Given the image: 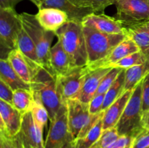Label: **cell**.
Returning <instances> with one entry per match:
<instances>
[{
    "label": "cell",
    "instance_id": "cell-1",
    "mask_svg": "<svg viewBox=\"0 0 149 148\" xmlns=\"http://www.w3.org/2000/svg\"><path fill=\"white\" fill-rule=\"evenodd\" d=\"M55 33L73 68L87 66V46L81 23L68 21Z\"/></svg>",
    "mask_w": 149,
    "mask_h": 148
},
{
    "label": "cell",
    "instance_id": "cell-2",
    "mask_svg": "<svg viewBox=\"0 0 149 148\" xmlns=\"http://www.w3.org/2000/svg\"><path fill=\"white\" fill-rule=\"evenodd\" d=\"M31 86L34 97L39 99L47 110L49 120L53 118L64 104L58 91L57 75H52L42 68L36 73Z\"/></svg>",
    "mask_w": 149,
    "mask_h": 148
},
{
    "label": "cell",
    "instance_id": "cell-3",
    "mask_svg": "<svg viewBox=\"0 0 149 148\" xmlns=\"http://www.w3.org/2000/svg\"><path fill=\"white\" fill-rule=\"evenodd\" d=\"M20 18L23 28L34 43L42 67L52 75H55L50 65L51 44L55 33L43 28L36 20L35 15L22 12L20 14Z\"/></svg>",
    "mask_w": 149,
    "mask_h": 148
},
{
    "label": "cell",
    "instance_id": "cell-4",
    "mask_svg": "<svg viewBox=\"0 0 149 148\" xmlns=\"http://www.w3.org/2000/svg\"><path fill=\"white\" fill-rule=\"evenodd\" d=\"M87 46L88 65L102 60L126 38L125 34H108L87 26H83Z\"/></svg>",
    "mask_w": 149,
    "mask_h": 148
},
{
    "label": "cell",
    "instance_id": "cell-5",
    "mask_svg": "<svg viewBox=\"0 0 149 148\" xmlns=\"http://www.w3.org/2000/svg\"><path fill=\"white\" fill-rule=\"evenodd\" d=\"M142 81L134 89L133 93L115 127L119 136H130L137 139L145 132L141 125Z\"/></svg>",
    "mask_w": 149,
    "mask_h": 148
},
{
    "label": "cell",
    "instance_id": "cell-6",
    "mask_svg": "<svg viewBox=\"0 0 149 148\" xmlns=\"http://www.w3.org/2000/svg\"><path fill=\"white\" fill-rule=\"evenodd\" d=\"M23 27L20 14L13 9H0V45L1 59L17 48L19 32Z\"/></svg>",
    "mask_w": 149,
    "mask_h": 148
},
{
    "label": "cell",
    "instance_id": "cell-7",
    "mask_svg": "<svg viewBox=\"0 0 149 148\" xmlns=\"http://www.w3.org/2000/svg\"><path fill=\"white\" fill-rule=\"evenodd\" d=\"M49 120L45 148H63L68 142L75 140L68 128L66 104H63L56 115Z\"/></svg>",
    "mask_w": 149,
    "mask_h": 148
},
{
    "label": "cell",
    "instance_id": "cell-8",
    "mask_svg": "<svg viewBox=\"0 0 149 148\" xmlns=\"http://www.w3.org/2000/svg\"><path fill=\"white\" fill-rule=\"evenodd\" d=\"M116 17L125 26H132L149 20L148 0H116Z\"/></svg>",
    "mask_w": 149,
    "mask_h": 148
},
{
    "label": "cell",
    "instance_id": "cell-9",
    "mask_svg": "<svg viewBox=\"0 0 149 148\" xmlns=\"http://www.w3.org/2000/svg\"><path fill=\"white\" fill-rule=\"evenodd\" d=\"M85 67H77L65 75L57 76L58 91L63 104L71 99H75L82 84Z\"/></svg>",
    "mask_w": 149,
    "mask_h": 148
},
{
    "label": "cell",
    "instance_id": "cell-10",
    "mask_svg": "<svg viewBox=\"0 0 149 148\" xmlns=\"http://www.w3.org/2000/svg\"><path fill=\"white\" fill-rule=\"evenodd\" d=\"M43 131L35 123L31 112L29 111L23 115L21 128L15 136L26 147L45 148Z\"/></svg>",
    "mask_w": 149,
    "mask_h": 148
},
{
    "label": "cell",
    "instance_id": "cell-11",
    "mask_svg": "<svg viewBox=\"0 0 149 148\" xmlns=\"http://www.w3.org/2000/svg\"><path fill=\"white\" fill-rule=\"evenodd\" d=\"M111 69V68H90L86 66L84 68L82 84L79 92L75 99L86 104H89L92 98L95 95L103 78Z\"/></svg>",
    "mask_w": 149,
    "mask_h": 148
},
{
    "label": "cell",
    "instance_id": "cell-12",
    "mask_svg": "<svg viewBox=\"0 0 149 148\" xmlns=\"http://www.w3.org/2000/svg\"><path fill=\"white\" fill-rule=\"evenodd\" d=\"M66 106L68 128L74 139H77L90 115L89 104L77 99H71L67 101Z\"/></svg>",
    "mask_w": 149,
    "mask_h": 148
},
{
    "label": "cell",
    "instance_id": "cell-13",
    "mask_svg": "<svg viewBox=\"0 0 149 148\" xmlns=\"http://www.w3.org/2000/svg\"><path fill=\"white\" fill-rule=\"evenodd\" d=\"M81 25L108 34L126 35L125 25L116 17H110L104 13L96 14L94 12L86 16Z\"/></svg>",
    "mask_w": 149,
    "mask_h": 148
},
{
    "label": "cell",
    "instance_id": "cell-14",
    "mask_svg": "<svg viewBox=\"0 0 149 148\" xmlns=\"http://www.w3.org/2000/svg\"><path fill=\"white\" fill-rule=\"evenodd\" d=\"M38 9L55 8L65 12L68 16L69 21L82 23L86 16L94 13L89 8H82L74 5L69 0H31Z\"/></svg>",
    "mask_w": 149,
    "mask_h": 148
},
{
    "label": "cell",
    "instance_id": "cell-15",
    "mask_svg": "<svg viewBox=\"0 0 149 148\" xmlns=\"http://www.w3.org/2000/svg\"><path fill=\"white\" fill-rule=\"evenodd\" d=\"M23 115L12 104L0 100V133L14 137L19 133Z\"/></svg>",
    "mask_w": 149,
    "mask_h": 148
},
{
    "label": "cell",
    "instance_id": "cell-16",
    "mask_svg": "<svg viewBox=\"0 0 149 148\" xmlns=\"http://www.w3.org/2000/svg\"><path fill=\"white\" fill-rule=\"evenodd\" d=\"M139 51L140 49L136 43L130 37L126 36V38L121 41L106 57L93 65H88L87 67L90 68H111L112 65L117 62L122 58Z\"/></svg>",
    "mask_w": 149,
    "mask_h": 148
},
{
    "label": "cell",
    "instance_id": "cell-17",
    "mask_svg": "<svg viewBox=\"0 0 149 148\" xmlns=\"http://www.w3.org/2000/svg\"><path fill=\"white\" fill-rule=\"evenodd\" d=\"M35 16L43 28L54 33L69 21L68 15L65 12L55 8L39 9Z\"/></svg>",
    "mask_w": 149,
    "mask_h": 148
},
{
    "label": "cell",
    "instance_id": "cell-18",
    "mask_svg": "<svg viewBox=\"0 0 149 148\" xmlns=\"http://www.w3.org/2000/svg\"><path fill=\"white\" fill-rule=\"evenodd\" d=\"M7 59L17 75L29 84H31L36 73L42 68H36L17 49L12 50Z\"/></svg>",
    "mask_w": 149,
    "mask_h": 148
},
{
    "label": "cell",
    "instance_id": "cell-19",
    "mask_svg": "<svg viewBox=\"0 0 149 148\" xmlns=\"http://www.w3.org/2000/svg\"><path fill=\"white\" fill-rule=\"evenodd\" d=\"M133 91L134 89L125 91L113 104L105 110L103 117V130L116 127Z\"/></svg>",
    "mask_w": 149,
    "mask_h": 148
},
{
    "label": "cell",
    "instance_id": "cell-20",
    "mask_svg": "<svg viewBox=\"0 0 149 148\" xmlns=\"http://www.w3.org/2000/svg\"><path fill=\"white\" fill-rule=\"evenodd\" d=\"M125 28L126 36L136 43L140 51L149 60V20Z\"/></svg>",
    "mask_w": 149,
    "mask_h": 148
},
{
    "label": "cell",
    "instance_id": "cell-21",
    "mask_svg": "<svg viewBox=\"0 0 149 148\" xmlns=\"http://www.w3.org/2000/svg\"><path fill=\"white\" fill-rule=\"evenodd\" d=\"M50 65L52 71L57 76L65 75L74 68L68 55L58 40L51 48Z\"/></svg>",
    "mask_w": 149,
    "mask_h": 148
},
{
    "label": "cell",
    "instance_id": "cell-22",
    "mask_svg": "<svg viewBox=\"0 0 149 148\" xmlns=\"http://www.w3.org/2000/svg\"><path fill=\"white\" fill-rule=\"evenodd\" d=\"M0 79L10 86L13 91L17 89L31 90V84L25 82L14 71L7 59L0 60Z\"/></svg>",
    "mask_w": 149,
    "mask_h": 148
},
{
    "label": "cell",
    "instance_id": "cell-23",
    "mask_svg": "<svg viewBox=\"0 0 149 148\" xmlns=\"http://www.w3.org/2000/svg\"><path fill=\"white\" fill-rule=\"evenodd\" d=\"M17 49L36 67V68H42L38 57L37 52L34 43L31 38L23 27L20 29L17 38Z\"/></svg>",
    "mask_w": 149,
    "mask_h": 148
},
{
    "label": "cell",
    "instance_id": "cell-24",
    "mask_svg": "<svg viewBox=\"0 0 149 148\" xmlns=\"http://www.w3.org/2000/svg\"><path fill=\"white\" fill-rule=\"evenodd\" d=\"M149 73V60L141 65H135L125 70V91L134 89Z\"/></svg>",
    "mask_w": 149,
    "mask_h": 148
},
{
    "label": "cell",
    "instance_id": "cell-25",
    "mask_svg": "<svg viewBox=\"0 0 149 148\" xmlns=\"http://www.w3.org/2000/svg\"><path fill=\"white\" fill-rule=\"evenodd\" d=\"M35 99L31 90L17 89L14 91L13 106L22 115L31 111Z\"/></svg>",
    "mask_w": 149,
    "mask_h": 148
},
{
    "label": "cell",
    "instance_id": "cell-26",
    "mask_svg": "<svg viewBox=\"0 0 149 148\" xmlns=\"http://www.w3.org/2000/svg\"><path fill=\"white\" fill-rule=\"evenodd\" d=\"M125 70L123 69L105 94L104 102H103V108H102L103 111H105L111 104H113L125 92Z\"/></svg>",
    "mask_w": 149,
    "mask_h": 148
},
{
    "label": "cell",
    "instance_id": "cell-27",
    "mask_svg": "<svg viewBox=\"0 0 149 148\" xmlns=\"http://www.w3.org/2000/svg\"><path fill=\"white\" fill-rule=\"evenodd\" d=\"M103 131V118H101L86 136L75 139L76 148H90L100 138Z\"/></svg>",
    "mask_w": 149,
    "mask_h": 148
},
{
    "label": "cell",
    "instance_id": "cell-28",
    "mask_svg": "<svg viewBox=\"0 0 149 148\" xmlns=\"http://www.w3.org/2000/svg\"><path fill=\"white\" fill-rule=\"evenodd\" d=\"M34 99V103H33V107L31 110L32 117H33V120H34L35 123L37 124V126L42 130H44L47 123L48 120L49 119V113H48L47 110L45 107V105L42 104V102L39 99L35 97Z\"/></svg>",
    "mask_w": 149,
    "mask_h": 148
},
{
    "label": "cell",
    "instance_id": "cell-29",
    "mask_svg": "<svg viewBox=\"0 0 149 148\" xmlns=\"http://www.w3.org/2000/svg\"><path fill=\"white\" fill-rule=\"evenodd\" d=\"M69 1L77 7L91 9L95 13H103L105 9L111 4H114L116 0H69Z\"/></svg>",
    "mask_w": 149,
    "mask_h": 148
},
{
    "label": "cell",
    "instance_id": "cell-30",
    "mask_svg": "<svg viewBox=\"0 0 149 148\" xmlns=\"http://www.w3.org/2000/svg\"><path fill=\"white\" fill-rule=\"evenodd\" d=\"M147 60L148 59H146L145 55L141 51H139V52L131 54V55L122 58V59L118 61L117 62L112 65L111 68H116L127 70L128 68H131V67L135 66V65H141V64L145 63Z\"/></svg>",
    "mask_w": 149,
    "mask_h": 148
},
{
    "label": "cell",
    "instance_id": "cell-31",
    "mask_svg": "<svg viewBox=\"0 0 149 148\" xmlns=\"http://www.w3.org/2000/svg\"><path fill=\"white\" fill-rule=\"evenodd\" d=\"M119 137V134L115 127L103 130L100 138L90 148H109Z\"/></svg>",
    "mask_w": 149,
    "mask_h": 148
},
{
    "label": "cell",
    "instance_id": "cell-32",
    "mask_svg": "<svg viewBox=\"0 0 149 148\" xmlns=\"http://www.w3.org/2000/svg\"><path fill=\"white\" fill-rule=\"evenodd\" d=\"M122 70L123 69H121V68H111L109 71V72L103 78L95 94H106V91L109 90L112 84L114 82V81L116 79V78Z\"/></svg>",
    "mask_w": 149,
    "mask_h": 148
},
{
    "label": "cell",
    "instance_id": "cell-33",
    "mask_svg": "<svg viewBox=\"0 0 149 148\" xmlns=\"http://www.w3.org/2000/svg\"><path fill=\"white\" fill-rule=\"evenodd\" d=\"M103 114H104V111H101L100 113H96V114H90L87 123H85L84 126L81 130L77 139H80V138H82L86 136L90 131V130L97 124L100 119L103 118Z\"/></svg>",
    "mask_w": 149,
    "mask_h": 148
},
{
    "label": "cell",
    "instance_id": "cell-34",
    "mask_svg": "<svg viewBox=\"0 0 149 148\" xmlns=\"http://www.w3.org/2000/svg\"><path fill=\"white\" fill-rule=\"evenodd\" d=\"M104 98L105 94H95L92 98L89 103V111L90 114H96L103 111L102 108H103Z\"/></svg>",
    "mask_w": 149,
    "mask_h": 148
},
{
    "label": "cell",
    "instance_id": "cell-35",
    "mask_svg": "<svg viewBox=\"0 0 149 148\" xmlns=\"http://www.w3.org/2000/svg\"><path fill=\"white\" fill-rule=\"evenodd\" d=\"M14 91L4 81L0 79V100L13 105Z\"/></svg>",
    "mask_w": 149,
    "mask_h": 148
},
{
    "label": "cell",
    "instance_id": "cell-36",
    "mask_svg": "<svg viewBox=\"0 0 149 148\" xmlns=\"http://www.w3.org/2000/svg\"><path fill=\"white\" fill-rule=\"evenodd\" d=\"M135 138L130 136H119L109 148H132Z\"/></svg>",
    "mask_w": 149,
    "mask_h": 148
},
{
    "label": "cell",
    "instance_id": "cell-37",
    "mask_svg": "<svg viewBox=\"0 0 149 148\" xmlns=\"http://www.w3.org/2000/svg\"><path fill=\"white\" fill-rule=\"evenodd\" d=\"M142 108L143 112L149 109V73L142 81Z\"/></svg>",
    "mask_w": 149,
    "mask_h": 148
},
{
    "label": "cell",
    "instance_id": "cell-38",
    "mask_svg": "<svg viewBox=\"0 0 149 148\" xmlns=\"http://www.w3.org/2000/svg\"><path fill=\"white\" fill-rule=\"evenodd\" d=\"M0 148H20V147L15 138L0 133Z\"/></svg>",
    "mask_w": 149,
    "mask_h": 148
},
{
    "label": "cell",
    "instance_id": "cell-39",
    "mask_svg": "<svg viewBox=\"0 0 149 148\" xmlns=\"http://www.w3.org/2000/svg\"><path fill=\"white\" fill-rule=\"evenodd\" d=\"M149 147V132L145 131L135 139L132 148H148Z\"/></svg>",
    "mask_w": 149,
    "mask_h": 148
},
{
    "label": "cell",
    "instance_id": "cell-40",
    "mask_svg": "<svg viewBox=\"0 0 149 148\" xmlns=\"http://www.w3.org/2000/svg\"><path fill=\"white\" fill-rule=\"evenodd\" d=\"M23 0H0V9H13Z\"/></svg>",
    "mask_w": 149,
    "mask_h": 148
},
{
    "label": "cell",
    "instance_id": "cell-41",
    "mask_svg": "<svg viewBox=\"0 0 149 148\" xmlns=\"http://www.w3.org/2000/svg\"><path fill=\"white\" fill-rule=\"evenodd\" d=\"M141 125L145 131L149 132V109L145 112H143Z\"/></svg>",
    "mask_w": 149,
    "mask_h": 148
},
{
    "label": "cell",
    "instance_id": "cell-42",
    "mask_svg": "<svg viewBox=\"0 0 149 148\" xmlns=\"http://www.w3.org/2000/svg\"><path fill=\"white\" fill-rule=\"evenodd\" d=\"M63 148H76V145H75V140L72 141L71 142H68L67 145H65L63 147Z\"/></svg>",
    "mask_w": 149,
    "mask_h": 148
},
{
    "label": "cell",
    "instance_id": "cell-43",
    "mask_svg": "<svg viewBox=\"0 0 149 148\" xmlns=\"http://www.w3.org/2000/svg\"><path fill=\"white\" fill-rule=\"evenodd\" d=\"M15 138L16 139V140H17V143H18V145H19V147H20V148H27V147H26L24 146V145H23V144L21 143V142H20V141L18 140V139H17V137H16V136H14Z\"/></svg>",
    "mask_w": 149,
    "mask_h": 148
},
{
    "label": "cell",
    "instance_id": "cell-44",
    "mask_svg": "<svg viewBox=\"0 0 149 148\" xmlns=\"http://www.w3.org/2000/svg\"><path fill=\"white\" fill-rule=\"evenodd\" d=\"M148 1H149V0H148Z\"/></svg>",
    "mask_w": 149,
    "mask_h": 148
},
{
    "label": "cell",
    "instance_id": "cell-45",
    "mask_svg": "<svg viewBox=\"0 0 149 148\" xmlns=\"http://www.w3.org/2000/svg\"><path fill=\"white\" fill-rule=\"evenodd\" d=\"M148 148H149V147H148Z\"/></svg>",
    "mask_w": 149,
    "mask_h": 148
}]
</instances>
